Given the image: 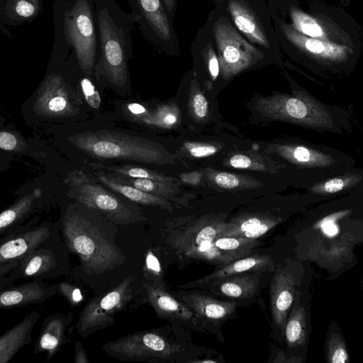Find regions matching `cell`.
Returning <instances> with one entry per match:
<instances>
[{
    "mask_svg": "<svg viewBox=\"0 0 363 363\" xmlns=\"http://www.w3.org/2000/svg\"><path fill=\"white\" fill-rule=\"evenodd\" d=\"M95 11L99 57L94 74L117 87H123L129 79L128 61L133 55L134 18L115 0H95Z\"/></svg>",
    "mask_w": 363,
    "mask_h": 363,
    "instance_id": "cell-1",
    "label": "cell"
},
{
    "mask_svg": "<svg viewBox=\"0 0 363 363\" xmlns=\"http://www.w3.org/2000/svg\"><path fill=\"white\" fill-rule=\"evenodd\" d=\"M59 228L65 245L79 257L83 270L88 274L106 272L123 259L118 249L99 229L71 206L63 215Z\"/></svg>",
    "mask_w": 363,
    "mask_h": 363,
    "instance_id": "cell-2",
    "label": "cell"
},
{
    "mask_svg": "<svg viewBox=\"0 0 363 363\" xmlns=\"http://www.w3.org/2000/svg\"><path fill=\"white\" fill-rule=\"evenodd\" d=\"M69 140L79 150L96 158L174 164V155L160 144L121 133L101 130L77 134Z\"/></svg>",
    "mask_w": 363,
    "mask_h": 363,
    "instance_id": "cell-3",
    "label": "cell"
},
{
    "mask_svg": "<svg viewBox=\"0 0 363 363\" xmlns=\"http://www.w3.org/2000/svg\"><path fill=\"white\" fill-rule=\"evenodd\" d=\"M62 30L65 44L72 50L79 69L91 77L99 57L95 0H67Z\"/></svg>",
    "mask_w": 363,
    "mask_h": 363,
    "instance_id": "cell-4",
    "label": "cell"
},
{
    "mask_svg": "<svg viewBox=\"0 0 363 363\" xmlns=\"http://www.w3.org/2000/svg\"><path fill=\"white\" fill-rule=\"evenodd\" d=\"M262 116L312 128H333L330 115L318 101L307 94L293 96L276 94L259 98L255 105Z\"/></svg>",
    "mask_w": 363,
    "mask_h": 363,
    "instance_id": "cell-5",
    "label": "cell"
},
{
    "mask_svg": "<svg viewBox=\"0 0 363 363\" xmlns=\"http://www.w3.org/2000/svg\"><path fill=\"white\" fill-rule=\"evenodd\" d=\"M135 24L144 38L159 53L179 56L181 48L174 21L168 17L162 0H126Z\"/></svg>",
    "mask_w": 363,
    "mask_h": 363,
    "instance_id": "cell-6",
    "label": "cell"
},
{
    "mask_svg": "<svg viewBox=\"0 0 363 363\" xmlns=\"http://www.w3.org/2000/svg\"><path fill=\"white\" fill-rule=\"evenodd\" d=\"M225 223L217 218H199L173 233L170 243L186 258L225 265L229 260L214 246V240Z\"/></svg>",
    "mask_w": 363,
    "mask_h": 363,
    "instance_id": "cell-7",
    "label": "cell"
},
{
    "mask_svg": "<svg viewBox=\"0 0 363 363\" xmlns=\"http://www.w3.org/2000/svg\"><path fill=\"white\" fill-rule=\"evenodd\" d=\"M69 195L79 203L98 210L118 224L134 220L133 212L113 194L96 182L83 171L72 172L69 178Z\"/></svg>",
    "mask_w": 363,
    "mask_h": 363,
    "instance_id": "cell-8",
    "label": "cell"
},
{
    "mask_svg": "<svg viewBox=\"0 0 363 363\" xmlns=\"http://www.w3.org/2000/svg\"><path fill=\"white\" fill-rule=\"evenodd\" d=\"M59 231L32 250L9 274L13 284L21 279H53L67 270L66 255Z\"/></svg>",
    "mask_w": 363,
    "mask_h": 363,
    "instance_id": "cell-9",
    "label": "cell"
},
{
    "mask_svg": "<svg viewBox=\"0 0 363 363\" xmlns=\"http://www.w3.org/2000/svg\"><path fill=\"white\" fill-rule=\"evenodd\" d=\"M132 278L124 279L113 290L89 301L81 312L76 324V330L82 337L105 328L112 323L114 314L131 296Z\"/></svg>",
    "mask_w": 363,
    "mask_h": 363,
    "instance_id": "cell-10",
    "label": "cell"
},
{
    "mask_svg": "<svg viewBox=\"0 0 363 363\" xmlns=\"http://www.w3.org/2000/svg\"><path fill=\"white\" fill-rule=\"evenodd\" d=\"M34 218L21 228L0 237V265L20 262L32 250L59 231V225Z\"/></svg>",
    "mask_w": 363,
    "mask_h": 363,
    "instance_id": "cell-11",
    "label": "cell"
},
{
    "mask_svg": "<svg viewBox=\"0 0 363 363\" xmlns=\"http://www.w3.org/2000/svg\"><path fill=\"white\" fill-rule=\"evenodd\" d=\"M106 348L112 354L129 358H168L181 350L179 346L172 345L162 336L151 332L123 337L107 343Z\"/></svg>",
    "mask_w": 363,
    "mask_h": 363,
    "instance_id": "cell-12",
    "label": "cell"
},
{
    "mask_svg": "<svg viewBox=\"0 0 363 363\" xmlns=\"http://www.w3.org/2000/svg\"><path fill=\"white\" fill-rule=\"evenodd\" d=\"M68 86L63 78L52 75L40 86L35 102L38 113L45 116H67L74 108Z\"/></svg>",
    "mask_w": 363,
    "mask_h": 363,
    "instance_id": "cell-13",
    "label": "cell"
},
{
    "mask_svg": "<svg viewBox=\"0 0 363 363\" xmlns=\"http://www.w3.org/2000/svg\"><path fill=\"white\" fill-rule=\"evenodd\" d=\"M57 293L55 284L44 280H30L0 289V310L43 304Z\"/></svg>",
    "mask_w": 363,
    "mask_h": 363,
    "instance_id": "cell-14",
    "label": "cell"
},
{
    "mask_svg": "<svg viewBox=\"0 0 363 363\" xmlns=\"http://www.w3.org/2000/svg\"><path fill=\"white\" fill-rule=\"evenodd\" d=\"M71 320V313H55L45 317L35 340L34 354L46 352V361L50 360L65 342V330Z\"/></svg>",
    "mask_w": 363,
    "mask_h": 363,
    "instance_id": "cell-15",
    "label": "cell"
},
{
    "mask_svg": "<svg viewBox=\"0 0 363 363\" xmlns=\"http://www.w3.org/2000/svg\"><path fill=\"white\" fill-rule=\"evenodd\" d=\"M295 286L294 278L289 271L277 270L271 284V309L273 320L279 328L285 326L294 298Z\"/></svg>",
    "mask_w": 363,
    "mask_h": 363,
    "instance_id": "cell-16",
    "label": "cell"
},
{
    "mask_svg": "<svg viewBox=\"0 0 363 363\" xmlns=\"http://www.w3.org/2000/svg\"><path fill=\"white\" fill-rule=\"evenodd\" d=\"M40 317L39 311H32L0 336V363L10 362L21 348L30 342L33 330Z\"/></svg>",
    "mask_w": 363,
    "mask_h": 363,
    "instance_id": "cell-17",
    "label": "cell"
},
{
    "mask_svg": "<svg viewBox=\"0 0 363 363\" xmlns=\"http://www.w3.org/2000/svg\"><path fill=\"white\" fill-rule=\"evenodd\" d=\"M42 191L35 189L30 194L18 199L14 203L0 212V237L21 228L35 212Z\"/></svg>",
    "mask_w": 363,
    "mask_h": 363,
    "instance_id": "cell-18",
    "label": "cell"
},
{
    "mask_svg": "<svg viewBox=\"0 0 363 363\" xmlns=\"http://www.w3.org/2000/svg\"><path fill=\"white\" fill-rule=\"evenodd\" d=\"M279 219L259 215H245L225 223L219 236L257 239L274 227Z\"/></svg>",
    "mask_w": 363,
    "mask_h": 363,
    "instance_id": "cell-19",
    "label": "cell"
},
{
    "mask_svg": "<svg viewBox=\"0 0 363 363\" xmlns=\"http://www.w3.org/2000/svg\"><path fill=\"white\" fill-rule=\"evenodd\" d=\"M95 178L104 186L123 195L128 199L140 204L151 206H159L169 211H172L170 201L150 193L143 191L133 186L122 183L107 174L101 169L93 172Z\"/></svg>",
    "mask_w": 363,
    "mask_h": 363,
    "instance_id": "cell-20",
    "label": "cell"
},
{
    "mask_svg": "<svg viewBox=\"0 0 363 363\" xmlns=\"http://www.w3.org/2000/svg\"><path fill=\"white\" fill-rule=\"evenodd\" d=\"M184 304L200 317L211 321H219L231 315L236 307L235 301H220L200 294L181 296Z\"/></svg>",
    "mask_w": 363,
    "mask_h": 363,
    "instance_id": "cell-21",
    "label": "cell"
},
{
    "mask_svg": "<svg viewBox=\"0 0 363 363\" xmlns=\"http://www.w3.org/2000/svg\"><path fill=\"white\" fill-rule=\"evenodd\" d=\"M146 289L148 300L159 315L184 322L192 320L193 311L173 298L164 289L155 284H147Z\"/></svg>",
    "mask_w": 363,
    "mask_h": 363,
    "instance_id": "cell-22",
    "label": "cell"
},
{
    "mask_svg": "<svg viewBox=\"0 0 363 363\" xmlns=\"http://www.w3.org/2000/svg\"><path fill=\"white\" fill-rule=\"evenodd\" d=\"M269 151L291 163L305 167H328L334 163L330 155L303 145H276L272 146Z\"/></svg>",
    "mask_w": 363,
    "mask_h": 363,
    "instance_id": "cell-23",
    "label": "cell"
},
{
    "mask_svg": "<svg viewBox=\"0 0 363 363\" xmlns=\"http://www.w3.org/2000/svg\"><path fill=\"white\" fill-rule=\"evenodd\" d=\"M271 263V258L267 255L245 257L223 265L219 269L196 281L195 284L191 285L206 284L224 277L245 272L263 271L267 269Z\"/></svg>",
    "mask_w": 363,
    "mask_h": 363,
    "instance_id": "cell-24",
    "label": "cell"
},
{
    "mask_svg": "<svg viewBox=\"0 0 363 363\" xmlns=\"http://www.w3.org/2000/svg\"><path fill=\"white\" fill-rule=\"evenodd\" d=\"M259 281L257 276L252 274H238L229 276L213 282V289L228 297L247 298L257 291Z\"/></svg>",
    "mask_w": 363,
    "mask_h": 363,
    "instance_id": "cell-25",
    "label": "cell"
},
{
    "mask_svg": "<svg viewBox=\"0 0 363 363\" xmlns=\"http://www.w3.org/2000/svg\"><path fill=\"white\" fill-rule=\"evenodd\" d=\"M111 175L122 183L133 186L143 191L163 197L170 201L184 203L180 196L178 183H169L148 179H135L111 173Z\"/></svg>",
    "mask_w": 363,
    "mask_h": 363,
    "instance_id": "cell-26",
    "label": "cell"
},
{
    "mask_svg": "<svg viewBox=\"0 0 363 363\" xmlns=\"http://www.w3.org/2000/svg\"><path fill=\"white\" fill-rule=\"evenodd\" d=\"M257 239L219 236L214 240V246L229 262L245 257L257 245Z\"/></svg>",
    "mask_w": 363,
    "mask_h": 363,
    "instance_id": "cell-27",
    "label": "cell"
},
{
    "mask_svg": "<svg viewBox=\"0 0 363 363\" xmlns=\"http://www.w3.org/2000/svg\"><path fill=\"white\" fill-rule=\"evenodd\" d=\"M285 336L291 347L302 345L306 340V312L300 306L294 309L285 324Z\"/></svg>",
    "mask_w": 363,
    "mask_h": 363,
    "instance_id": "cell-28",
    "label": "cell"
},
{
    "mask_svg": "<svg viewBox=\"0 0 363 363\" xmlns=\"http://www.w3.org/2000/svg\"><path fill=\"white\" fill-rule=\"evenodd\" d=\"M104 167L113 174L128 177L135 179H148L169 183L179 182V179L176 177L167 176L157 171L143 167L127 164L120 166H107Z\"/></svg>",
    "mask_w": 363,
    "mask_h": 363,
    "instance_id": "cell-29",
    "label": "cell"
},
{
    "mask_svg": "<svg viewBox=\"0 0 363 363\" xmlns=\"http://www.w3.org/2000/svg\"><path fill=\"white\" fill-rule=\"evenodd\" d=\"M180 113L177 105L163 104L155 111L141 119L146 124L159 128H170L175 126L179 121Z\"/></svg>",
    "mask_w": 363,
    "mask_h": 363,
    "instance_id": "cell-30",
    "label": "cell"
},
{
    "mask_svg": "<svg viewBox=\"0 0 363 363\" xmlns=\"http://www.w3.org/2000/svg\"><path fill=\"white\" fill-rule=\"evenodd\" d=\"M189 108L191 116L196 121H202L208 116V101L203 92L200 90L197 82L194 78L191 81Z\"/></svg>",
    "mask_w": 363,
    "mask_h": 363,
    "instance_id": "cell-31",
    "label": "cell"
},
{
    "mask_svg": "<svg viewBox=\"0 0 363 363\" xmlns=\"http://www.w3.org/2000/svg\"><path fill=\"white\" fill-rule=\"evenodd\" d=\"M361 177L358 175H348L335 177L315 185L312 191L316 194H333L358 183Z\"/></svg>",
    "mask_w": 363,
    "mask_h": 363,
    "instance_id": "cell-32",
    "label": "cell"
},
{
    "mask_svg": "<svg viewBox=\"0 0 363 363\" xmlns=\"http://www.w3.org/2000/svg\"><path fill=\"white\" fill-rule=\"evenodd\" d=\"M327 359L331 363L348 362V354L345 342L337 333L333 334L328 342Z\"/></svg>",
    "mask_w": 363,
    "mask_h": 363,
    "instance_id": "cell-33",
    "label": "cell"
},
{
    "mask_svg": "<svg viewBox=\"0 0 363 363\" xmlns=\"http://www.w3.org/2000/svg\"><path fill=\"white\" fill-rule=\"evenodd\" d=\"M182 150L186 155L194 158H202L214 155L218 150L216 145L199 142H185Z\"/></svg>",
    "mask_w": 363,
    "mask_h": 363,
    "instance_id": "cell-34",
    "label": "cell"
},
{
    "mask_svg": "<svg viewBox=\"0 0 363 363\" xmlns=\"http://www.w3.org/2000/svg\"><path fill=\"white\" fill-rule=\"evenodd\" d=\"M80 85L84 99L89 106L95 109L99 108L101 97L89 77L84 75L80 80Z\"/></svg>",
    "mask_w": 363,
    "mask_h": 363,
    "instance_id": "cell-35",
    "label": "cell"
},
{
    "mask_svg": "<svg viewBox=\"0 0 363 363\" xmlns=\"http://www.w3.org/2000/svg\"><path fill=\"white\" fill-rule=\"evenodd\" d=\"M208 176L217 186L223 189H234L240 184V179L237 175L228 172H210Z\"/></svg>",
    "mask_w": 363,
    "mask_h": 363,
    "instance_id": "cell-36",
    "label": "cell"
},
{
    "mask_svg": "<svg viewBox=\"0 0 363 363\" xmlns=\"http://www.w3.org/2000/svg\"><path fill=\"white\" fill-rule=\"evenodd\" d=\"M227 164L237 169H264V166L257 162H254L249 156L242 154H238L230 157Z\"/></svg>",
    "mask_w": 363,
    "mask_h": 363,
    "instance_id": "cell-37",
    "label": "cell"
},
{
    "mask_svg": "<svg viewBox=\"0 0 363 363\" xmlns=\"http://www.w3.org/2000/svg\"><path fill=\"white\" fill-rule=\"evenodd\" d=\"M55 285L57 291L60 293L71 304H77L82 300V295L79 289L72 284L61 281Z\"/></svg>",
    "mask_w": 363,
    "mask_h": 363,
    "instance_id": "cell-38",
    "label": "cell"
},
{
    "mask_svg": "<svg viewBox=\"0 0 363 363\" xmlns=\"http://www.w3.org/2000/svg\"><path fill=\"white\" fill-rule=\"evenodd\" d=\"M18 140L17 137L9 132H0V148L4 150L11 151L17 148Z\"/></svg>",
    "mask_w": 363,
    "mask_h": 363,
    "instance_id": "cell-39",
    "label": "cell"
},
{
    "mask_svg": "<svg viewBox=\"0 0 363 363\" xmlns=\"http://www.w3.org/2000/svg\"><path fill=\"white\" fill-rule=\"evenodd\" d=\"M145 269L146 271L153 277H158L162 274V269L158 259L151 251H149L146 255Z\"/></svg>",
    "mask_w": 363,
    "mask_h": 363,
    "instance_id": "cell-40",
    "label": "cell"
},
{
    "mask_svg": "<svg viewBox=\"0 0 363 363\" xmlns=\"http://www.w3.org/2000/svg\"><path fill=\"white\" fill-rule=\"evenodd\" d=\"M18 262H12L0 265V289L12 285L9 274L18 264Z\"/></svg>",
    "mask_w": 363,
    "mask_h": 363,
    "instance_id": "cell-41",
    "label": "cell"
},
{
    "mask_svg": "<svg viewBox=\"0 0 363 363\" xmlns=\"http://www.w3.org/2000/svg\"><path fill=\"white\" fill-rule=\"evenodd\" d=\"M16 11L19 16L27 18L34 13L35 8L31 3L21 0L16 4Z\"/></svg>",
    "mask_w": 363,
    "mask_h": 363,
    "instance_id": "cell-42",
    "label": "cell"
},
{
    "mask_svg": "<svg viewBox=\"0 0 363 363\" xmlns=\"http://www.w3.org/2000/svg\"><path fill=\"white\" fill-rule=\"evenodd\" d=\"M223 57L228 63L237 62L240 57L238 50L232 45L226 46L223 50Z\"/></svg>",
    "mask_w": 363,
    "mask_h": 363,
    "instance_id": "cell-43",
    "label": "cell"
},
{
    "mask_svg": "<svg viewBox=\"0 0 363 363\" xmlns=\"http://www.w3.org/2000/svg\"><path fill=\"white\" fill-rule=\"evenodd\" d=\"M235 24L244 33H251L255 30L254 23L245 16H239L236 17Z\"/></svg>",
    "mask_w": 363,
    "mask_h": 363,
    "instance_id": "cell-44",
    "label": "cell"
},
{
    "mask_svg": "<svg viewBox=\"0 0 363 363\" xmlns=\"http://www.w3.org/2000/svg\"><path fill=\"white\" fill-rule=\"evenodd\" d=\"M128 111L133 116L140 117V121L148 114L147 108L138 103L129 104L127 106Z\"/></svg>",
    "mask_w": 363,
    "mask_h": 363,
    "instance_id": "cell-45",
    "label": "cell"
},
{
    "mask_svg": "<svg viewBox=\"0 0 363 363\" xmlns=\"http://www.w3.org/2000/svg\"><path fill=\"white\" fill-rule=\"evenodd\" d=\"M302 31L312 37L321 36L323 34L322 29L315 23H303L301 26Z\"/></svg>",
    "mask_w": 363,
    "mask_h": 363,
    "instance_id": "cell-46",
    "label": "cell"
},
{
    "mask_svg": "<svg viewBox=\"0 0 363 363\" xmlns=\"http://www.w3.org/2000/svg\"><path fill=\"white\" fill-rule=\"evenodd\" d=\"M180 180L185 184L196 185L201 180V174L196 172L182 174L180 175Z\"/></svg>",
    "mask_w": 363,
    "mask_h": 363,
    "instance_id": "cell-47",
    "label": "cell"
},
{
    "mask_svg": "<svg viewBox=\"0 0 363 363\" xmlns=\"http://www.w3.org/2000/svg\"><path fill=\"white\" fill-rule=\"evenodd\" d=\"M164 6L169 19L174 21L177 12L178 0H162Z\"/></svg>",
    "mask_w": 363,
    "mask_h": 363,
    "instance_id": "cell-48",
    "label": "cell"
},
{
    "mask_svg": "<svg viewBox=\"0 0 363 363\" xmlns=\"http://www.w3.org/2000/svg\"><path fill=\"white\" fill-rule=\"evenodd\" d=\"M306 47L313 53H320L324 50L323 43L318 40H308L306 43Z\"/></svg>",
    "mask_w": 363,
    "mask_h": 363,
    "instance_id": "cell-49",
    "label": "cell"
},
{
    "mask_svg": "<svg viewBox=\"0 0 363 363\" xmlns=\"http://www.w3.org/2000/svg\"><path fill=\"white\" fill-rule=\"evenodd\" d=\"M75 363H86L88 359L85 354L84 350L79 342L75 344V354H74Z\"/></svg>",
    "mask_w": 363,
    "mask_h": 363,
    "instance_id": "cell-50",
    "label": "cell"
},
{
    "mask_svg": "<svg viewBox=\"0 0 363 363\" xmlns=\"http://www.w3.org/2000/svg\"><path fill=\"white\" fill-rule=\"evenodd\" d=\"M195 362H201V363H214L216 362L214 360H199V361H194Z\"/></svg>",
    "mask_w": 363,
    "mask_h": 363,
    "instance_id": "cell-51",
    "label": "cell"
}]
</instances>
